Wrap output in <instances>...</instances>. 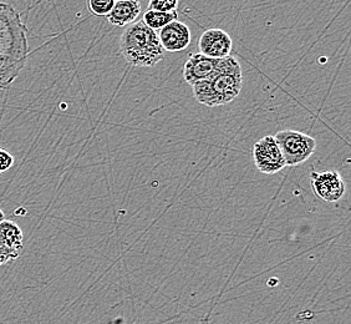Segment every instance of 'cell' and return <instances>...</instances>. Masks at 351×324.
I'll return each instance as SVG.
<instances>
[{"instance_id": "1", "label": "cell", "mask_w": 351, "mask_h": 324, "mask_svg": "<svg viewBox=\"0 0 351 324\" xmlns=\"http://www.w3.org/2000/svg\"><path fill=\"white\" fill-rule=\"evenodd\" d=\"M27 27L15 8L0 1V89H8L25 67Z\"/></svg>"}, {"instance_id": "2", "label": "cell", "mask_w": 351, "mask_h": 324, "mask_svg": "<svg viewBox=\"0 0 351 324\" xmlns=\"http://www.w3.org/2000/svg\"><path fill=\"white\" fill-rule=\"evenodd\" d=\"M242 86V67L234 56H228L219 61L216 73L208 80L199 81L191 88L197 102L208 108H217L233 102Z\"/></svg>"}, {"instance_id": "3", "label": "cell", "mask_w": 351, "mask_h": 324, "mask_svg": "<svg viewBox=\"0 0 351 324\" xmlns=\"http://www.w3.org/2000/svg\"><path fill=\"white\" fill-rule=\"evenodd\" d=\"M120 51L131 67L151 68L165 58L158 35L142 21L126 27L120 38Z\"/></svg>"}, {"instance_id": "4", "label": "cell", "mask_w": 351, "mask_h": 324, "mask_svg": "<svg viewBox=\"0 0 351 324\" xmlns=\"http://www.w3.org/2000/svg\"><path fill=\"white\" fill-rule=\"evenodd\" d=\"M285 166H298L311 159L317 150V140L297 130H280L274 136Z\"/></svg>"}, {"instance_id": "5", "label": "cell", "mask_w": 351, "mask_h": 324, "mask_svg": "<svg viewBox=\"0 0 351 324\" xmlns=\"http://www.w3.org/2000/svg\"><path fill=\"white\" fill-rule=\"evenodd\" d=\"M253 160L262 174L273 175L285 167L283 156L274 136H264L253 146Z\"/></svg>"}, {"instance_id": "6", "label": "cell", "mask_w": 351, "mask_h": 324, "mask_svg": "<svg viewBox=\"0 0 351 324\" xmlns=\"http://www.w3.org/2000/svg\"><path fill=\"white\" fill-rule=\"evenodd\" d=\"M311 185L314 194L325 202H338L345 195V183L338 171L311 172Z\"/></svg>"}, {"instance_id": "7", "label": "cell", "mask_w": 351, "mask_h": 324, "mask_svg": "<svg viewBox=\"0 0 351 324\" xmlns=\"http://www.w3.org/2000/svg\"><path fill=\"white\" fill-rule=\"evenodd\" d=\"M232 47V38L222 29H208L201 35L198 40L199 54L217 60H222L230 56Z\"/></svg>"}, {"instance_id": "8", "label": "cell", "mask_w": 351, "mask_h": 324, "mask_svg": "<svg viewBox=\"0 0 351 324\" xmlns=\"http://www.w3.org/2000/svg\"><path fill=\"white\" fill-rule=\"evenodd\" d=\"M157 35L163 50L169 53L182 51L191 44V30L182 21H175L169 23Z\"/></svg>"}, {"instance_id": "9", "label": "cell", "mask_w": 351, "mask_h": 324, "mask_svg": "<svg viewBox=\"0 0 351 324\" xmlns=\"http://www.w3.org/2000/svg\"><path fill=\"white\" fill-rule=\"evenodd\" d=\"M219 61L199 53L189 55L183 68V78L191 86L199 81L208 80L216 73Z\"/></svg>"}, {"instance_id": "10", "label": "cell", "mask_w": 351, "mask_h": 324, "mask_svg": "<svg viewBox=\"0 0 351 324\" xmlns=\"http://www.w3.org/2000/svg\"><path fill=\"white\" fill-rule=\"evenodd\" d=\"M141 13V3L138 0H117L110 12L108 21L114 27L132 25Z\"/></svg>"}, {"instance_id": "11", "label": "cell", "mask_w": 351, "mask_h": 324, "mask_svg": "<svg viewBox=\"0 0 351 324\" xmlns=\"http://www.w3.org/2000/svg\"><path fill=\"white\" fill-rule=\"evenodd\" d=\"M0 247L21 255L24 247V235L21 227L13 221L5 220L0 223Z\"/></svg>"}, {"instance_id": "12", "label": "cell", "mask_w": 351, "mask_h": 324, "mask_svg": "<svg viewBox=\"0 0 351 324\" xmlns=\"http://www.w3.org/2000/svg\"><path fill=\"white\" fill-rule=\"evenodd\" d=\"M178 18V13L177 12H172V13H160V12H155V10H146L143 14V21L142 23L146 27L152 29V30H161L162 27L169 25V23L177 21Z\"/></svg>"}, {"instance_id": "13", "label": "cell", "mask_w": 351, "mask_h": 324, "mask_svg": "<svg viewBox=\"0 0 351 324\" xmlns=\"http://www.w3.org/2000/svg\"><path fill=\"white\" fill-rule=\"evenodd\" d=\"M115 1L114 0H88V7L90 13L96 16H108L112 10Z\"/></svg>"}, {"instance_id": "14", "label": "cell", "mask_w": 351, "mask_h": 324, "mask_svg": "<svg viewBox=\"0 0 351 324\" xmlns=\"http://www.w3.org/2000/svg\"><path fill=\"white\" fill-rule=\"evenodd\" d=\"M180 3L177 0H151L149 3V10H155L160 13H172L177 12Z\"/></svg>"}, {"instance_id": "15", "label": "cell", "mask_w": 351, "mask_h": 324, "mask_svg": "<svg viewBox=\"0 0 351 324\" xmlns=\"http://www.w3.org/2000/svg\"><path fill=\"white\" fill-rule=\"evenodd\" d=\"M14 162H15L14 156L8 150L0 148V174L12 169Z\"/></svg>"}, {"instance_id": "16", "label": "cell", "mask_w": 351, "mask_h": 324, "mask_svg": "<svg viewBox=\"0 0 351 324\" xmlns=\"http://www.w3.org/2000/svg\"><path fill=\"white\" fill-rule=\"evenodd\" d=\"M19 256H21V253H18V252H14V251L8 250V248H4V247H0V266L8 264L10 261H14V259H16Z\"/></svg>"}, {"instance_id": "17", "label": "cell", "mask_w": 351, "mask_h": 324, "mask_svg": "<svg viewBox=\"0 0 351 324\" xmlns=\"http://www.w3.org/2000/svg\"><path fill=\"white\" fill-rule=\"evenodd\" d=\"M3 221H5V215H4V212L0 209V223L3 222Z\"/></svg>"}]
</instances>
